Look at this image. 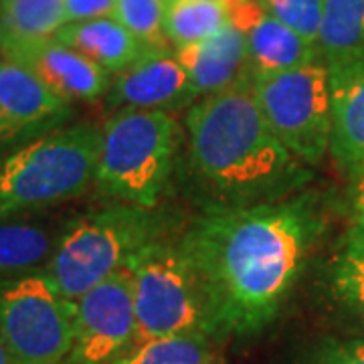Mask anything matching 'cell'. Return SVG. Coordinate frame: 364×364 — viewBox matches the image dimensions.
<instances>
[{
	"label": "cell",
	"mask_w": 364,
	"mask_h": 364,
	"mask_svg": "<svg viewBox=\"0 0 364 364\" xmlns=\"http://www.w3.org/2000/svg\"><path fill=\"white\" fill-rule=\"evenodd\" d=\"M330 287L344 310L364 318V237H346L330 267Z\"/></svg>",
	"instance_id": "21"
},
{
	"label": "cell",
	"mask_w": 364,
	"mask_h": 364,
	"mask_svg": "<svg viewBox=\"0 0 364 364\" xmlns=\"http://www.w3.org/2000/svg\"><path fill=\"white\" fill-rule=\"evenodd\" d=\"M231 25L247 37L253 75L279 73L322 59L316 45L265 13L255 0H241L231 6Z\"/></svg>",
	"instance_id": "13"
},
{
	"label": "cell",
	"mask_w": 364,
	"mask_h": 364,
	"mask_svg": "<svg viewBox=\"0 0 364 364\" xmlns=\"http://www.w3.org/2000/svg\"><path fill=\"white\" fill-rule=\"evenodd\" d=\"M166 217L156 207L112 203L67 221L43 267L65 298L77 301L162 239Z\"/></svg>",
	"instance_id": "3"
},
{
	"label": "cell",
	"mask_w": 364,
	"mask_h": 364,
	"mask_svg": "<svg viewBox=\"0 0 364 364\" xmlns=\"http://www.w3.org/2000/svg\"><path fill=\"white\" fill-rule=\"evenodd\" d=\"M182 136L168 112H114L102 126L95 191L112 203L158 207L178 164Z\"/></svg>",
	"instance_id": "4"
},
{
	"label": "cell",
	"mask_w": 364,
	"mask_h": 364,
	"mask_svg": "<svg viewBox=\"0 0 364 364\" xmlns=\"http://www.w3.org/2000/svg\"><path fill=\"white\" fill-rule=\"evenodd\" d=\"M65 25V0H0V47L55 39Z\"/></svg>",
	"instance_id": "17"
},
{
	"label": "cell",
	"mask_w": 364,
	"mask_h": 364,
	"mask_svg": "<svg viewBox=\"0 0 364 364\" xmlns=\"http://www.w3.org/2000/svg\"><path fill=\"white\" fill-rule=\"evenodd\" d=\"M0 55L2 59L14 61L33 71L49 90L69 104L97 102L112 85V75L104 67L55 39L6 45L0 47Z\"/></svg>",
	"instance_id": "12"
},
{
	"label": "cell",
	"mask_w": 364,
	"mask_h": 364,
	"mask_svg": "<svg viewBox=\"0 0 364 364\" xmlns=\"http://www.w3.org/2000/svg\"><path fill=\"white\" fill-rule=\"evenodd\" d=\"M71 104L33 71L0 59V146L26 144L63 128Z\"/></svg>",
	"instance_id": "10"
},
{
	"label": "cell",
	"mask_w": 364,
	"mask_h": 364,
	"mask_svg": "<svg viewBox=\"0 0 364 364\" xmlns=\"http://www.w3.org/2000/svg\"><path fill=\"white\" fill-rule=\"evenodd\" d=\"M184 134V174L205 213L282 200L312 178L265 122L251 77L191 105Z\"/></svg>",
	"instance_id": "2"
},
{
	"label": "cell",
	"mask_w": 364,
	"mask_h": 364,
	"mask_svg": "<svg viewBox=\"0 0 364 364\" xmlns=\"http://www.w3.org/2000/svg\"><path fill=\"white\" fill-rule=\"evenodd\" d=\"M0 364H13L11 356H9V352H6V348H4V342H2V338H0Z\"/></svg>",
	"instance_id": "28"
},
{
	"label": "cell",
	"mask_w": 364,
	"mask_h": 364,
	"mask_svg": "<svg viewBox=\"0 0 364 364\" xmlns=\"http://www.w3.org/2000/svg\"><path fill=\"white\" fill-rule=\"evenodd\" d=\"M102 128L75 124L18 146L0 160V221L81 196L95 181Z\"/></svg>",
	"instance_id": "5"
},
{
	"label": "cell",
	"mask_w": 364,
	"mask_h": 364,
	"mask_svg": "<svg viewBox=\"0 0 364 364\" xmlns=\"http://www.w3.org/2000/svg\"><path fill=\"white\" fill-rule=\"evenodd\" d=\"M134 287V346L166 336H215L205 287L181 243L158 239L126 265Z\"/></svg>",
	"instance_id": "6"
},
{
	"label": "cell",
	"mask_w": 364,
	"mask_h": 364,
	"mask_svg": "<svg viewBox=\"0 0 364 364\" xmlns=\"http://www.w3.org/2000/svg\"><path fill=\"white\" fill-rule=\"evenodd\" d=\"M166 2H170V0H166Z\"/></svg>",
	"instance_id": "30"
},
{
	"label": "cell",
	"mask_w": 364,
	"mask_h": 364,
	"mask_svg": "<svg viewBox=\"0 0 364 364\" xmlns=\"http://www.w3.org/2000/svg\"><path fill=\"white\" fill-rule=\"evenodd\" d=\"M318 49L326 65L364 53V0H324Z\"/></svg>",
	"instance_id": "19"
},
{
	"label": "cell",
	"mask_w": 364,
	"mask_h": 364,
	"mask_svg": "<svg viewBox=\"0 0 364 364\" xmlns=\"http://www.w3.org/2000/svg\"><path fill=\"white\" fill-rule=\"evenodd\" d=\"M350 184V207H352V219L354 227L350 233L364 237V168L354 170Z\"/></svg>",
	"instance_id": "27"
},
{
	"label": "cell",
	"mask_w": 364,
	"mask_h": 364,
	"mask_svg": "<svg viewBox=\"0 0 364 364\" xmlns=\"http://www.w3.org/2000/svg\"><path fill=\"white\" fill-rule=\"evenodd\" d=\"M174 53L193 81L198 100L229 90L253 73L247 37L231 23L217 35Z\"/></svg>",
	"instance_id": "15"
},
{
	"label": "cell",
	"mask_w": 364,
	"mask_h": 364,
	"mask_svg": "<svg viewBox=\"0 0 364 364\" xmlns=\"http://www.w3.org/2000/svg\"><path fill=\"white\" fill-rule=\"evenodd\" d=\"M251 90L273 134L304 164L330 150V71L322 59L279 73H251Z\"/></svg>",
	"instance_id": "8"
},
{
	"label": "cell",
	"mask_w": 364,
	"mask_h": 364,
	"mask_svg": "<svg viewBox=\"0 0 364 364\" xmlns=\"http://www.w3.org/2000/svg\"><path fill=\"white\" fill-rule=\"evenodd\" d=\"M55 41L104 67L109 75H117L150 51L114 16L69 23L59 28Z\"/></svg>",
	"instance_id": "16"
},
{
	"label": "cell",
	"mask_w": 364,
	"mask_h": 364,
	"mask_svg": "<svg viewBox=\"0 0 364 364\" xmlns=\"http://www.w3.org/2000/svg\"><path fill=\"white\" fill-rule=\"evenodd\" d=\"M308 364H364V342H328L314 352Z\"/></svg>",
	"instance_id": "25"
},
{
	"label": "cell",
	"mask_w": 364,
	"mask_h": 364,
	"mask_svg": "<svg viewBox=\"0 0 364 364\" xmlns=\"http://www.w3.org/2000/svg\"><path fill=\"white\" fill-rule=\"evenodd\" d=\"M198 102L193 81L181 65L176 53L146 51L128 69L112 79L105 105L119 109L176 112Z\"/></svg>",
	"instance_id": "11"
},
{
	"label": "cell",
	"mask_w": 364,
	"mask_h": 364,
	"mask_svg": "<svg viewBox=\"0 0 364 364\" xmlns=\"http://www.w3.org/2000/svg\"><path fill=\"white\" fill-rule=\"evenodd\" d=\"M57 237L37 223L0 221V279L45 267Z\"/></svg>",
	"instance_id": "18"
},
{
	"label": "cell",
	"mask_w": 364,
	"mask_h": 364,
	"mask_svg": "<svg viewBox=\"0 0 364 364\" xmlns=\"http://www.w3.org/2000/svg\"><path fill=\"white\" fill-rule=\"evenodd\" d=\"M114 364H210L207 336H166L132 346Z\"/></svg>",
	"instance_id": "22"
},
{
	"label": "cell",
	"mask_w": 364,
	"mask_h": 364,
	"mask_svg": "<svg viewBox=\"0 0 364 364\" xmlns=\"http://www.w3.org/2000/svg\"><path fill=\"white\" fill-rule=\"evenodd\" d=\"M231 23V6L215 0H170L164 31L170 45L182 49L217 35Z\"/></svg>",
	"instance_id": "20"
},
{
	"label": "cell",
	"mask_w": 364,
	"mask_h": 364,
	"mask_svg": "<svg viewBox=\"0 0 364 364\" xmlns=\"http://www.w3.org/2000/svg\"><path fill=\"white\" fill-rule=\"evenodd\" d=\"M132 275L124 267L77 299L75 342L63 364H114L134 346Z\"/></svg>",
	"instance_id": "9"
},
{
	"label": "cell",
	"mask_w": 364,
	"mask_h": 364,
	"mask_svg": "<svg viewBox=\"0 0 364 364\" xmlns=\"http://www.w3.org/2000/svg\"><path fill=\"white\" fill-rule=\"evenodd\" d=\"M117 0H65V18L69 23L109 18L116 14Z\"/></svg>",
	"instance_id": "26"
},
{
	"label": "cell",
	"mask_w": 364,
	"mask_h": 364,
	"mask_svg": "<svg viewBox=\"0 0 364 364\" xmlns=\"http://www.w3.org/2000/svg\"><path fill=\"white\" fill-rule=\"evenodd\" d=\"M215 2H223V4H227V6H233V4L241 2V0H215Z\"/></svg>",
	"instance_id": "29"
},
{
	"label": "cell",
	"mask_w": 364,
	"mask_h": 364,
	"mask_svg": "<svg viewBox=\"0 0 364 364\" xmlns=\"http://www.w3.org/2000/svg\"><path fill=\"white\" fill-rule=\"evenodd\" d=\"M322 231L316 196L203 213L178 239L205 287L217 338L247 336L272 322Z\"/></svg>",
	"instance_id": "1"
},
{
	"label": "cell",
	"mask_w": 364,
	"mask_h": 364,
	"mask_svg": "<svg viewBox=\"0 0 364 364\" xmlns=\"http://www.w3.org/2000/svg\"><path fill=\"white\" fill-rule=\"evenodd\" d=\"M166 0H117L116 14L144 47L152 51H170V41L164 31Z\"/></svg>",
	"instance_id": "23"
},
{
	"label": "cell",
	"mask_w": 364,
	"mask_h": 364,
	"mask_svg": "<svg viewBox=\"0 0 364 364\" xmlns=\"http://www.w3.org/2000/svg\"><path fill=\"white\" fill-rule=\"evenodd\" d=\"M273 18L296 31L301 39L318 47L324 0H255Z\"/></svg>",
	"instance_id": "24"
},
{
	"label": "cell",
	"mask_w": 364,
	"mask_h": 364,
	"mask_svg": "<svg viewBox=\"0 0 364 364\" xmlns=\"http://www.w3.org/2000/svg\"><path fill=\"white\" fill-rule=\"evenodd\" d=\"M332 97L330 152L346 170L364 168V53L328 65Z\"/></svg>",
	"instance_id": "14"
},
{
	"label": "cell",
	"mask_w": 364,
	"mask_h": 364,
	"mask_svg": "<svg viewBox=\"0 0 364 364\" xmlns=\"http://www.w3.org/2000/svg\"><path fill=\"white\" fill-rule=\"evenodd\" d=\"M77 301L45 269L0 279V338L13 364H63L75 342Z\"/></svg>",
	"instance_id": "7"
}]
</instances>
